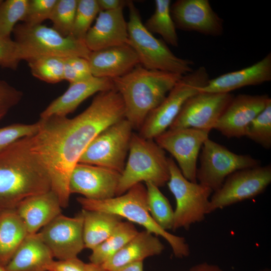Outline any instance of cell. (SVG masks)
<instances>
[{
	"label": "cell",
	"mask_w": 271,
	"mask_h": 271,
	"mask_svg": "<svg viewBox=\"0 0 271 271\" xmlns=\"http://www.w3.org/2000/svg\"><path fill=\"white\" fill-rule=\"evenodd\" d=\"M125 118L122 99L114 89L98 93L90 105L75 117L41 119L31 148L46 168L51 190L62 207L69 204L71 172L87 147L103 130Z\"/></svg>",
	"instance_id": "6da1fadb"
},
{
	"label": "cell",
	"mask_w": 271,
	"mask_h": 271,
	"mask_svg": "<svg viewBox=\"0 0 271 271\" xmlns=\"http://www.w3.org/2000/svg\"><path fill=\"white\" fill-rule=\"evenodd\" d=\"M26 137L0 151V210L51 190L48 173Z\"/></svg>",
	"instance_id": "7a4b0ae2"
},
{
	"label": "cell",
	"mask_w": 271,
	"mask_h": 271,
	"mask_svg": "<svg viewBox=\"0 0 271 271\" xmlns=\"http://www.w3.org/2000/svg\"><path fill=\"white\" fill-rule=\"evenodd\" d=\"M183 75L149 70L138 64L127 74L112 79L124 105L125 118L139 130L150 112L159 105Z\"/></svg>",
	"instance_id": "3957f363"
},
{
	"label": "cell",
	"mask_w": 271,
	"mask_h": 271,
	"mask_svg": "<svg viewBox=\"0 0 271 271\" xmlns=\"http://www.w3.org/2000/svg\"><path fill=\"white\" fill-rule=\"evenodd\" d=\"M77 200L83 209L117 215L143 226L155 235L161 236L170 244L176 257L187 256L189 254V246L184 238L169 233L151 216L148 206L147 189L141 183L124 194L109 199L95 200L79 197Z\"/></svg>",
	"instance_id": "277c9868"
},
{
	"label": "cell",
	"mask_w": 271,
	"mask_h": 271,
	"mask_svg": "<svg viewBox=\"0 0 271 271\" xmlns=\"http://www.w3.org/2000/svg\"><path fill=\"white\" fill-rule=\"evenodd\" d=\"M128 153L116 196L124 194L143 181L158 187L167 183L170 178L168 158L165 151L155 141L133 133Z\"/></svg>",
	"instance_id": "5b68a950"
},
{
	"label": "cell",
	"mask_w": 271,
	"mask_h": 271,
	"mask_svg": "<svg viewBox=\"0 0 271 271\" xmlns=\"http://www.w3.org/2000/svg\"><path fill=\"white\" fill-rule=\"evenodd\" d=\"M129 20L127 22L128 44L136 52L140 64L157 70L185 75L193 70V62L176 56L162 40L156 38L145 27L139 10L127 1Z\"/></svg>",
	"instance_id": "8992f818"
},
{
	"label": "cell",
	"mask_w": 271,
	"mask_h": 271,
	"mask_svg": "<svg viewBox=\"0 0 271 271\" xmlns=\"http://www.w3.org/2000/svg\"><path fill=\"white\" fill-rule=\"evenodd\" d=\"M13 33L21 60L29 62L41 57H80L88 59L90 51L85 42L71 36L63 37L52 27L42 24H17Z\"/></svg>",
	"instance_id": "52a82bcc"
},
{
	"label": "cell",
	"mask_w": 271,
	"mask_h": 271,
	"mask_svg": "<svg viewBox=\"0 0 271 271\" xmlns=\"http://www.w3.org/2000/svg\"><path fill=\"white\" fill-rule=\"evenodd\" d=\"M209 80L204 66L183 75L162 102L148 115L139 130V134L145 139L154 140L167 130L186 101L199 92Z\"/></svg>",
	"instance_id": "ba28073f"
},
{
	"label": "cell",
	"mask_w": 271,
	"mask_h": 271,
	"mask_svg": "<svg viewBox=\"0 0 271 271\" xmlns=\"http://www.w3.org/2000/svg\"><path fill=\"white\" fill-rule=\"evenodd\" d=\"M168 163L170 178L167 184L176 202L172 229L189 228L209 213V197L213 191L186 179L172 158H168Z\"/></svg>",
	"instance_id": "9c48e42d"
},
{
	"label": "cell",
	"mask_w": 271,
	"mask_h": 271,
	"mask_svg": "<svg viewBox=\"0 0 271 271\" xmlns=\"http://www.w3.org/2000/svg\"><path fill=\"white\" fill-rule=\"evenodd\" d=\"M132 127L125 118L107 127L90 143L78 163L123 171L133 134Z\"/></svg>",
	"instance_id": "30bf717a"
},
{
	"label": "cell",
	"mask_w": 271,
	"mask_h": 271,
	"mask_svg": "<svg viewBox=\"0 0 271 271\" xmlns=\"http://www.w3.org/2000/svg\"><path fill=\"white\" fill-rule=\"evenodd\" d=\"M201 149L196 179L213 192L218 190L232 173L261 164L260 160L249 155L235 154L209 139L204 142Z\"/></svg>",
	"instance_id": "8fae6325"
},
{
	"label": "cell",
	"mask_w": 271,
	"mask_h": 271,
	"mask_svg": "<svg viewBox=\"0 0 271 271\" xmlns=\"http://www.w3.org/2000/svg\"><path fill=\"white\" fill-rule=\"evenodd\" d=\"M271 182V166L235 171L228 176L210 199L209 213L262 193Z\"/></svg>",
	"instance_id": "7c38bea8"
},
{
	"label": "cell",
	"mask_w": 271,
	"mask_h": 271,
	"mask_svg": "<svg viewBox=\"0 0 271 271\" xmlns=\"http://www.w3.org/2000/svg\"><path fill=\"white\" fill-rule=\"evenodd\" d=\"M210 131L194 128L168 129L155 139L156 143L176 160L184 177L197 182L199 152L209 139Z\"/></svg>",
	"instance_id": "4fadbf2b"
},
{
	"label": "cell",
	"mask_w": 271,
	"mask_h": 271,
	"mask_svg": "<svg viewBox=\"0 0 271 271\" xmlns=\"http://www.w3.org/2000/svg\"><path fill=\"white\" fill-rule=\"evenodd\" d=\"M234 96L198 92L189 98L168 129L194 128L210 131Z\"/></svg>",
	"instance_id": "5bb4252c"
},
{
	"label": "cell",
	"mask_w": 271,
	"mask_h": 271,
	"mask_svg": "<svg viewBox=\"0 0 271 271\" xmlns=\"http://www.w3.org/2000/svg\"><path fill=\"white\" fill-rule=\"evenodd\" d=\"M82 212L74 217L57 216L38 232L42 240L58 260L77 257L85 248Z\"/></svg>",
	"instance_id": "9a60e30c"
},
{
	"label": "cell",
	"mask_w": 271,
	"mask_h": 271,
	"mask_svg": "<svg viewBox=\"0 0 271 271\" xmlns=\"http://www.w3.org/2000/svg\"><path fill=\"white\" fill-rule=\"evenodd\" d=\"M170 11L176 29L212 37L223 33V20L208 0H177L171 5Z\"/></svg>",
	"instance_id": "2e32d148"
},
{
	"label": "cell",
	"mask_w": 271,
	"mask_h": 271,
	"mask_svg": "<svg viewBox=\"0 0 271 271\" xmlns=\"http://www.w3.org/2000/svg\"><path fill=\"white\" fill-rule=\"evenodd\" d=\"M121 174L100 166L78 163L73 169L69 182L71 194H81L83 197L102 200L116 196Z\"/></svg>",
	"instance_id": "e0dca14e"
},
{
	"label": "cell",
	"mask_w": 271,
	"mask_h": 271,
	"mask_svg": "<svg viewBox=\"0 0 271 271\" xmlns=\"http://www.w3.org/2000/svg\"><path fill=\"white\" fill-rule=\"evenodd\" d=\"M271 102L268 95L240 94L234 96L215 124L227 138L245 136L247 126Z\"/></svg>",
	"instance_id": "ac0fdd59"
},
{
	"label": "cell",
	"mask_w": 271,
	"mask_h": 271,
	"mask_svg": "<svg viewBox=\"0 0 271 271\" xmlns=\"http://www.w3.org/2000/svg\"><path fill=\"white\" fill-rule=\"evenodd\" d=\"M123 9L99 12L94 25L88 30L84 39L90 51L128 44L127 25Z\"/></svg>",
	"instance_id": "d6986e66"
},
{
	"label": "cell",
	"mask_w": 271,
	"mask_h": 271,
	"mask_svg": "<svg viewBox=\"0 0 271 271\" xmlns=\"http://www.w3.org/2000/svg\"><path fill=\"white\" fill-rule=\"evenodd\" d=\"M113 89L114 88L112 79L93 76L70 83L66 91L41 112L40 118L52 116H66L90 96Z\"/></svg>",
	"instance_id": "ffe728a7"
},
{
	"label": "cell",
	"mask_w": 271,
	"mask_h": 271,
	"mask_svg": "<svg viewBox=\"0 0 271 271\" xmlns=\"http://www.w3.org/2000/svg\"><path fill=\"white\" fill-rule=\"evenodd\" d=\"M87 60L92 76L110 79L121 77L140 64L129 44L91 51Z\"/></svg>",
	"instance_id": "44dd1931"
},
{
	"label": "cell",
	"mask_w": 271,
	"mask_h": 271,
	"mask_svg": "<svg viewBox=\"0 0 271 271\" xmlns=\"http://www.w3.org/2000/svg\"><path fill=\"white\" fill-rule=\"evenodd\" d=\"M271 80V53L243 69L210 79L200 92L229 93L247 86L256 85Z\"/></svg>",
	"instance_id": "7402d4cb"
},
{
	"label": "cell",
	"mask_w": 271,
	"mask_h": 271,
	"mask_svg": "<svg viewBox=\"0 0 271 271\" xmlns=\"http://www.w3.org/2000/svg\"><path fill=\"white\" fill-rule=\"evenodd\" d=\"M61 206L52 191L28 197L16 208L24 222L29 234L38 231L61 214Z\"/></svg>",
	"instance_id": "603a6c76"
},
{
	"label": "cell",
	"mask_w": 271,
	"mask_h": 271,
	"mask_svg": "<svg viewBox=\"0 0 271 271\" xmlns=\"http://www.w3.org/2000/svg\"><path fill=\"white\" fill-rule=\"evenodd\" d=\"M164 246L158 237L148 231L137 234L121 249L101 265L107 271H114L121 267L145 258L160 254Z\"/></svg>",
	"instance_id": "cb8c5ba5"
},
{
	"label": "cell",
	"mask_w": 271,
	"mask_h": 271,
	"mask_svg": "<svg viewBox=\"0 0 271 271\" xmlns=\"http://www.w3.org/2000/svg\"><path fill=\"white\" fill-rule=\"evenodd\" d=\"M53 258L38 232L28 235L5 268L6 271H47Z\"/></svg>",
	"instance_id": "d4e9b609"
},
{
	"label": "cell",
	"mask_w": 271,
	"mask_h": 271,
	"mask_svg": "<svg viewBox=\"0 0 271 271\" xmlns=\"http://www.w3.org/2000/svg\"><path fill=\"white\" fill-rule=\"evenodd\" d=\"M29 234L16 208L0 210V264L4 267L10 261Z\"/></svg>",
	"instance_id": "484cf974"
},
{
	"label": "cell",
	"mask_w": 271,
	"mask_h": 271,
	"mask_svg": "<svg viewBox=\"0 0 271 271\" xmlns=\"http://www.w3.org/2000/svg\"><path fill=\"white\" fill-rule=\"evenodd\" d=\"M83 237L85 248L93 249L105 241L121 222L117 215L83 209Z\"/></svg>",
	"instance_id": "4316f807"
},
{
	"label": "cell",
	"mask_w": 271,
	"mask_h": 271,
	"mask_svg": "<svg viewBox=\"0 0 271 271\" xmlns=\"http://www.w3.org/2000/svg\"><path fill=\"white\" fill-rule=\"evenodd\" d=\"M138 233L129 222H121L111 234L92 250L89 256L91 263L101 265L121 249Z\"/></svg>",
	"instance_id": "83f0119b"
},
{
	"label": "cell",
	"mask_w": 271,
	"mask_h": 271,
	"mask_svg": "<svg viewBox=\"0 0 271 271\" xmlns=\"http://www.w3.org/2000/svg\"><path fill=\"white\" fill-rule=\"evenodd\" d=\"M155 9L144 24L151 33L160 35L166 43L174 47L179 45L176 28L171 16L170 0L155 1Z\"/></svg>",
	"instance_id": "f1b7e54d"
},
{
	"label": "cell",
	"mask_w": 271,
	"mask_h": 271,
	"mask_svg": "<svg viewBox=\"0 0 271 271\" xmlns=\"http://www.w3.org/2000/svg\"><path fill=\"white\" fill-rule=\"evenodd\" d=\"M149 212L156 222L165 230L172 229L174 211L167 198L154 184L146 183Z\"/></svg>",
	"instance_id": "f546056e"
},
{
	"label": "cell",
	"mask_w": 271,
	"mask_h": 271,
	"mask_svg": "<svg viewBox=\"0 0 271 271\" xmlns=\"http://www.w3.org/2000/svg\"><path fill=\"white\" fill-rule=\"evenodd\" d=\"M65 58L57 56L41 57L28 62L32 74L36 78L49 83L64 80Z\"/></svg>",
	"instance_id": "4dcf8cb0"
},
{
	"label": "cell",
	"mask_w": 271,
	"mask_h": 271,
	"mask_svg": "<svg viewBox=\"0 0 271 271\" xmlns=\"http://www.w3.org/2000/svg\"><path fill=\"white\" fill-rule=\"evenodd\" d=\"M29 0H6L0 2V36L10 38L17 23L26 15Z\"/></svg>",
	"instance_id": "1f68e13d"
},
{
	"label": "cell",
	"mask_w": 271,
	"mask_h": 271,
	"mask_svg": "<svg viewBox=\"0 0 271 271\" xmlns=\"http://www.w3.org/2000/svg\"><path fill=\"white\" fill-rule=\"evenodd\" d=\"M97 0H78L71 36L76 39H84L91 24L100 12Z\"/></svg>",
	"instance_id": "d6a6232c"
},
{
	"label": "cell",
	"mask_w": 271,
	"mask_h": 271,
	"mask_svg": "<svg viewBox=\"0 0 271 271\" xmlns=\"http://www.w3.org/2000/svg\"><path fill=\"white\" fill-rule=\"evenodd\" d=\"M78 0H57L49 20L52 28L63 37L69 36L73 25Z\"/></svg>",
	"instance_id": "836d02e7"
},
{
	"label": "cell",
	"mask_w": 271,
	"mask_h": 271,
	"mask_svg": "<svg viewBox=\"0 0 271 271\" xmlns=\"http://www.w3.org/2000/svg\"><path fill=\"white\" fill-rule=\"evenodd\" d=\"M245 136L264 149L271 148V102L249 123Z\"/></svg>",
	"instance_id": "e575fe53"
},
{
	"label": "cell",
	"mask_w": 271,
	"mask_h": 271,
	"mask_svg": "<svg viewBox=\"0 0 271 271\" xmlns=\"http://www.w3.org/2000/svg\"><path fill=\"white\" fill-rule=\"evenodd\" d=\"M41 126L39 119L33 123H15L0 128V151L21 139L36 134Z\"/></svg>",
	"instance_id": "d590c367"
},
{
	"label": "cell",
	"mask_w": 271,
	"mask_h": 271,
	"mask_svg": "<svg viewBox=\"0 0 271 271\" xmlns=\"http://www.w3.org/2000/svg\"><path fill=\"white\" fill-rule=\"evenodd\" d=\"M57 0H29L23 23L30 26L42 24L49 19Z\"/></svg>",
	"instance_id": "8d00e7d4"
},
{
	"label": "cell",
	"mask_w": 271,
	"mask_h": 271,
	"mask_svg": "<svg viewBox=\"0 0 271 271\" xmlns=\"http://www.w3.org/2000/svg\"><path fill=\"white\" fill-rule=\"evenodd\" d=\"M88 60L80 57L65 58L64 64V80L70 84L92 76Z\"/></svg>",
	"instance_id": "74e56055"
},
{
	"label": "cell",
	"mask_w": 271,
	"mask_h": 271,
	"mask_svg": "<svg viewBox=\"0 0 271 271\" xmlns=\"http://www.w3.org/2000/svg\"><path fill=\"white\" fill-rule=\"evenodd\" d=\"M21 60L17 43L11 38L0 36V66L16 70Z\"/></svg>",
	"instance_id": "f35d334b"
},
{
	"label": "cell",
	"mask_w": 271,
	"mask_h": 271,
	"mask_svg": "<svg viewBox=\"0 0 271 271\" xmlns=\"http://www.w3.org/2000/svg\"><path fill=\"white\" fill-rule=\"evenodd\" d=\"M23 93L6 81L0 80V119L22 100Z\"/></svg>",
	"instance_id": "ab89813d"
},
{
	"label": "cell",
	"mask_w": 271,
	"mask_h": 271,
	"mask_svg": "<svg viewBox=\"0 0 271 271\" xmlns=\"http://www.w3.org/2000/svg\"><path fill=\"white\" fill-rule=\"evenodd\" d=\"M87 263L77 257L53 260L47 266V271H87Z\"/></svg>",
	"instance_id": "60d3db41"
},
{
	"label": "cell",
	"mask_w": 271,
	"mask_h": 271,
	"mask_svg": "<svg viewBox=\"0 0 271 271\" xmlns=\"http://www.w3.org/2000/svg\"><path fill=\"white\" fill-rule=\"evenodd\" d=\"M100 11L115 10L124 8L127 1L123 0H97Z\"/></svg>",
	"instance_id": "b9f144b4"
},
{
	"label": "cell",
	"mask_w": 271,
	"mask_h": 271,
	"mask_svg": "<svg viewBox=\"0 0 271 271\" xmlns=\"http://www.w3.org/2000/svg\"><path fill=\"white\" fill-rule=\"evenodd\" d=\"M189 271H223L218 266L204 262L193 266Z\"/></svg>",
	"instance_id": "7bdbcfd3"
},
{
	"label": "cell",
	"mask_w": 271,
	"mask_h": 271,
	"mask_svg": "<svg viewBox=\"0 0 271 271\" xmlns=\"http://www.w3.org/2000/svg\"><path fill=\"white\" fill-rule=\"evenodd\" d=\"M114 271H144L143 261H138L121 267Z\"/></svg>",
	"instance_id": "ee69618b"
},
{
	"label": "cell",
	"mask_w": 271,
	"mask_h": 271,
	"mask_svg": "<svg viewBox=\"0 0 271 271\" xmlns=\"http://www.w3.org/2000/svg\"><path fill=\"white\" fill-rule=\"evenodd\" d=\"M87 271H107L103 268L101 265L92 263H87Z\"/></svg>",
	"instance_id": "f6af8a7d"
},
{
	"label": "cell",
	"mask_w": 271,
	"mask_h": 271,
	"mask_svg": "<svg viewBox=\"0 0 271 271\" xmlns=\"http://www.w3.org/2000/svg\"><path fill=\"white\" fill-rule=\"evenodd\" d=\"M0 271H6L4 266L0 264Z\"/></svg>",
	"instance_id": "bcb514c9"
},
{
	"label": "cell",
	"mask_w": 271,
	"mask_h": 271,
	"mask_svg": "<svg viewBox=\"0 0 271 271\" xmlns=\"http://www.w3.org/2000/svg\"><path fill=\"white\" fill-rule=\"evenodd\" d=\"M1 2V1H0Z\"/></svg>",
	"instance_id": "7dc6e473"
}]
</instances>
